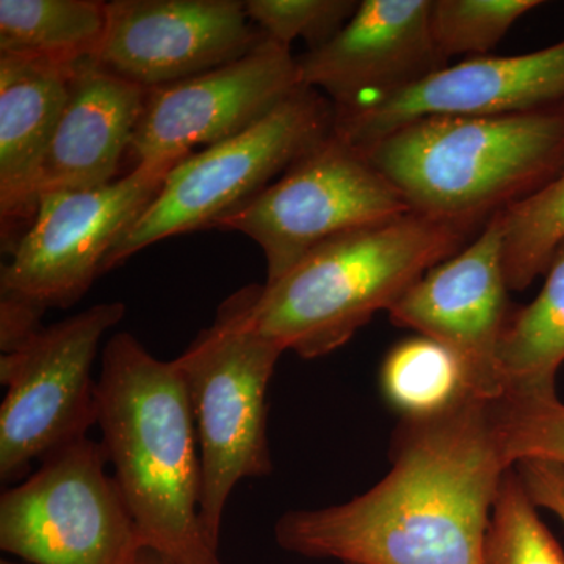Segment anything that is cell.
Listing matches in <instances>:
<instances>
[{"label": "cell", "instance_id": "5", "mask_svg": "<svg viewBox=\"0 0 564 564\" xmlns=\"http://www.w3.org/2000/svg\"><path fill=\"white\" fill-rule=\"evenodd\" d=\"M254 284L218 307L209 328L174 359L191 402L203 466L199 521L220 551L223 513L236 486L272 474L267 436V392L280 348L250 322Z\"/></svg>", "mask_w": 564, "mask_h": 564}, {"label": "cell", "instance_id": "3", "mask_svg": "<svg viewBox=\"0 0 564 564\" xmlns=\"http://www.w3.org/2000/svg\"><path fill=\"white\" fill-rule=\"evenodd\" d=\"M477 234L415 212L344 234L278 280L254 284L251 325L282 352L329 355Z\"/></svg>", "mask_w": 564, "mask_h": 564}, {"label": "cell", "instance_id": "6", "mask_svg": "<svg viewBox=\"0 0 564 564\" xmlns=\"http://www.w3.org/2000/svg\"><path fill=\"white\" fill-rule=\"evenodd\" d=\"M334 118L332 101L303 85L258 124L182 159L111 248L102 273L169 237L218 228L328 139Z\"/></svg>", "mask_w": 564, "mask_h": 564}, {"label": "cell", "instance_id": "2", "mask_svg": "<svg viewBox=\"0 0 564 564\" xmlns=\"http://www.w3.org/2000/svg\"><path fill=\"white\" fill-rule=\"evenodd\" d=\"M96 425L144 549L174 564H223L199 521L202 455L174 359L155 358L131 333L111 336L96 383Z\"/></svg>", "mask_w": 564, "mask_h": 564}, {"label": "cell", "instance_id": "28", "mask_svg": "<svg viewBox=\"0 0 564 564\" xmlns=\"http://www.w3.org/2000/svg\"><path fill=\"white\" fill-rule=\"evenodd\" d=\"M0 564H25V563H14V562H10V560H2V563Z\"/></svg>", "mask_w": 564, "mask_h": 564}, {"label": "cell", "instance_id": "26", "mask_svg": "<svg viewBox=\"0 0 564 564\" xmlns=\"http://www.w3.org/2000/svg\"><path fill=\"white\" fill-rule=\"evenodd\" d=\"M514 469L532 502L558 516L564 524V466L544 459H525L516 464Z\"/></svg>", "mask_w": 564, "mask_h": 564}, {"label": "cell", "instance_id": "13", "mask_svg": "<svg viewBox=\"0 0 564 564\" xmlns=\"http://www.w3.org/2000/svg\"><path fill=\"white\" fill-rule=\"evenodd\" d=\"M107 11L93 61L147 90L237 61L265 39L239 0H113Z\"/></svg>", "mask_w": 564, "mask_h": 564}, {"label": "cell", "instance_id": "19", "mask_svg": "<svg viewBox=\"0 0 564 564\" xmlns=\"http://www.w3.org/2000/svg\"><path fill=\"white\" fill-rule=\"evenodd\" d=\"M107 13L101 0H0V54L68 65L93 58Z\"/></svg>", "mask_w": 564, "mask_h": 564}, {"label": "cell", "instance_id": "23", "mask_svg": "<svg viewBox=\"0 0 564 564\" xmlns=\"http://www.w3.org/2000/svg\"><path fill=\"white\" fill-rule=\"evenodd\" d=\"M540 6V0H432L434 44L447 61L455 55L481 57Z\"/></svg>", "mask_w": 564, "mask_h": 564}, {"label": "cell", "instance_id": "16", "mask_svg": "<svg viewBox=\"0 0 564 564\" xmlns=\"http://www.w3.org/2000/svg\"><path fill=\"white\" fill-rule=\"evenodd\" d=\"M76 65L0 54V223L9 256L39 210L41 173Z\"/></svg>", "mask_w": 564, "mask_h": 564}, {"label": "cell", "instance_id": "15", "mask_svg": "<svg viewBox=\"0 0 564 564\" xmlns=\"http://www.w3.org/2000/svg\"><path fill=\"white\" fill-rule=\"evenodd\" d=\"M430 11L432 0H362L329 43L296 57L302 84L344 111L381 101L445 68Z\"/></svg>", "mask_w": 564, "mask_h": 564}, {"label": "cell", "instance_id": "7", "mask_svg": "<svg viewBox=\"0 0 564 564\" xmlns=\"http://www.w3.org/2000/svg\"><path fill=\"white\" fill-rule=\"evenodd\" d=\"M107 464L88 436L44 456L2 494L0 549L25 564H140L143 540Z\"/></svg>", "mask_w": 564, "mask_h": 564}, {"label": "cell", "instance_id": "8", "mask_svg": "<svg viewBox=\"0 0 564 564\" xmlns=\"http://www.w3.org/2000/svg\"><path fill=\"white\" fill-rule=\"evenodd\" d=\"M120 302L88 307L33 334L0 359V478L13 484L96 425L93 364L104 334L122 321Z\"/></svg>", "mask_w": 564, "mask_h": 564}, {"label": "cell", "instance_id": "10", "mask_svg": "<svg viewBox=\"0 0 564 564\" xmlns=\"http://www.w3.org/2000/svg\"><path fill=\"white\" fill-rule=\"evenodd\" d=\"M176 163H140L102 187L44 193L31 228L2 267L0 302L21 304L41 317L79 302Z\"/></svg>", "mask_w": 564, "mask_h": 564}, {"label": "cell", "instance_id": "9", "mask_svg": "<svg viewBox=\"0 0 564 564\" xmlns=\"http://www.w3.org/2000/svg\"><path fill=\"white\" fill-rule=\"evenodd\" d=\"M410 212L395 185L333 129L218 229L254 240L265 256L267 282H272L322 243Z\"/></svg>", "mask_w": 564, "mask_h": 564}, {"label": "cell", "instance_id": "18", "mask_svg": "<svg viewBox=\"0 0 564 564\" xmlns=\"http://www.w3.org/2000/svg\"><path fill=\"white\" fill-rule=\"evenodd\" d=\"M544 274L540 295L511 311L500 337L497 370L505 393L555 391L564 362V239Z\"/></svg>", "mask_w": 564, "mask_h": 564}, {"label": "cell", "instance_id": "24", "mask_svg": "<svg viewBox=\"0 0 564 564\" xmlns=\"http://www.w3.org/2000/svg\"><path fill=\"white\" fill-rule=\"evenodd\" d=\"M500 423L514 466L525 459L564 466V403L555 391L503 393Z\"/></svg>", "mask_w": 564, "mask_h": 564}, {"label": "cell", "instance_id": "17", "mask_svg": "<svg viewBox=\"0 0 564 564\" xmlns=\"http://www.w3.org/2000/svg\"><path fill=\"white\" fill-rule=\"evenodd\" d=\"M147 88L104 69L93 58L74 66L61 120L41 173L44 193L88 191L117 180L129 155Z\"/></svg>", "mask_w": 564, "mask_h": 564}, {"label": "cell", "instance_id": "1", "mask_svg": "<svg viewBox=\"0 0 564 564\" xmlns=\"http://www.w3.org/2000/svg\"><path fill=\"white\" fill-rule=\"evenodd\" d=\"M500 397L467 391L443 413L402 419L383 480L347 503L289 511L278 544L344 564H485L494 503L514 467Z\"/></svg>", "mask_w": 564, "mask_h": 564}, {"label": "cell", "instance_id": "11", "mask_svg": "<svg viewBox=\"0 0 564 564\" xmlns=\"http://www.w3.org/2000/svg\"><path fill=\"white\" fill-rule=\"evenodd\" d=\"M303 87L291 47L254 50L198 76L150 88L129 151L140 163L181 162L198 147L239 135Z\"/></svg>", "mask_w": 564, "mask_h": 564}, {"label": "cell", "instance_id": "4", "mask_svg": "<svg viewBox=\"0 0 564 564\" xmlns=\"http://www.w3.org/2000/svg\"><path fill=\"white\" fill-rule=\"evenodd\" d=\"M361 151L415 214L480 232L564 173V104L492 117L422 118Z\"/></svg>", "mask_w": 564, "mask_h": 564}, {"label": "cell", "instance_id": "27", "mask_svg": "<svg viewBox=\"0 0 564 564\" xmlns=\"http://www.w3.org/2000/svg\"><path fill=\"white\" fill-rule=\"evenodd\" d=\"M140 564H174L166 560L165 556L155 554L150 549H143L140 556Z\"/></svg>", "mask_w": 564, "mask_h": 564}, {"label": "cell", "instance_id": "20", "mask_svg": "<svg viewBox=\"0 0 564 564\" xmlns=\"http://www.w3.org/2000/svg\"><path fill=\"white\" fill-rule=\"evenodd\" d=\"M380 380L386 400L402 419L443 413L469 391L455 352L423 336L404 339L391 348Z\"/></svg>", "mask_w": 564, "mask_h": 564}, {"label": "cell", "instance_id": "22", "mask_svg": "<svg viewBox=\"0 0 564 564\" xmlns=\"http://www.w3.org/2000/svg\"><path fill=\"white\" fill-rule=\"evenodd\" d=\"M516 469L508 470L494 503L485 564H564Z\"/></svg>", "mask_w": 564, "mask_h": 564}, {"label": "cell", "instance_id": "21", "mask_svg": "<svg viewBox=\"0 0 564 564\" xmlns=\"http://www.w3.org/2000/svg\"><path fill=\"white\" fill-rule=\"evenodd\" d=\"M564 239V173L505 210L503 263L510 291H525L545 273Z\"/></svg>", "mask_w": 564, "mask_h": 564}, {"label": "cell", "instance_id": "14", "mask_svg": "<svg viewBox=\"0 0 564 564\" xmlns=\"http://www.w3.org/2000/svg\"><path fill=\"white\" fill-rule=\"evenodd\" d=\"M563 104L564 40L530 54L466 58L381 101L334 110V132L362 150L422 118L492 117Z\"/></svg>", "mask_w": 564, "mask_h": 564}, {"label": "cell", "instance_id": "25", "mask_svg": "<svg viewBox=\"0 0 564 564\" xmlns=\"http://www.w3.org/2000/svg\"><path fill=\"white\" fill-rule=\"evenodd\" d=\"M356 0H247L245 11L267 39L291 47L303 39L310 51L325 46L358 10Z\"/></svg>", "mask_w": 564, "mask_h": 564}, {"label": "cell", "instance_id": "12", "mask_svg": "<svg viewBox=\"0 0 564 564\" xmlns=\"http://www.w3.org/2000/svg\"><path fill=\"white\" fill-rule=\"evenodd\" d=\"M503 247L505 210L462 251L423 274L389 311L393 325L455 352L469 391L491 399L505 393L497 348L513 311Z\"/></svg>", "mask_w": 564, "mask_h": 564}]
</instances>
